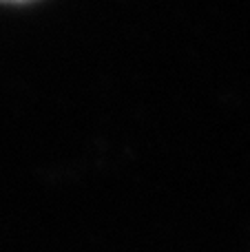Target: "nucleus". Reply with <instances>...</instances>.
<instances>
[{"label": "nucleus", "mask_w": 250, "mask_h": 252, "mask_svg": "<svg viewBox=\"0 0 250 252\" xmlns=\"http://www.w3.org/2000/svg\"><path fill=\"white\" fill-rule=\"evenodd\" d=\"M4 2H27V0H4Z\"/></svg>", "instance_id": "1"}]
</instances>
